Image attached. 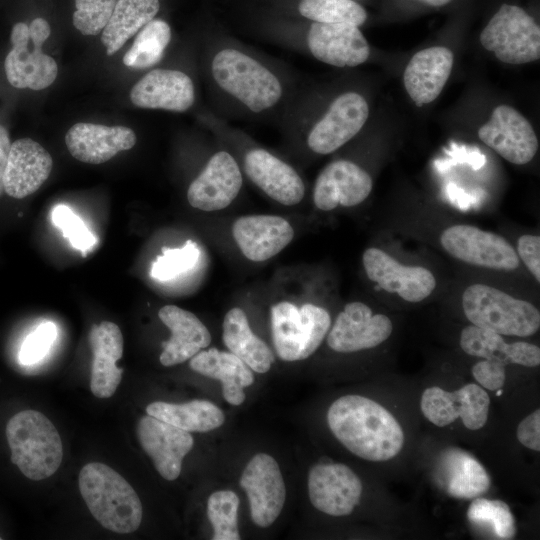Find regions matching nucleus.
<instances>
[{
  "label": "nucleus",
  "instance_id": "36",
  "mask_svg": "<svg viewBox=\"0 0 540 540\" xmlns=\"http://www.w3.org/2000/svg\"><path fill=\"white\" fill-rule=\"evenodd\" d=\"M301 16L318 23H346L361 26L367 20L366 10L354 0H300Z\"/></svg>",
  "mask_w": 540,
  "mask_h": 540
},
{
  "label": "nucleus",
  "instance_id": "25",
  "mask_svg": "<svg viewBox=\"0 0 540 540\" xmlns=\"http://www.w3.org/2000/svg\"><path fill=\"white\" fill-rule=\"evenodd\" d=\"M53 167L49 152L38 142L22 138L11 144L4 174V191L22 199L37 191Z\"/></svg>",
  "mask_w": 540,
  "mask_h": 540
},
{
  "label": "nucleus",
  "instance_id": "44",
  "mask_svg": "<svg viewBox=\"0 0 540 540\" xmlns=\"http://www.w3.org/2000/svg\"><path fill=\"white\" fill-rule=\"evenodd\" d=\"M517 255L537 282H540V237L525 234L517 242Z\"/></svg>",
  "mask_w": 540,
  "mask_h": 540
},
{
  "label": "nucleus",
  "instance_id": "8",
  "mask_svg": "<svg viewBox=\"0 0 540 540\" xmlns=\"http://www.w3.org/2000/svg\"><path fill=\"white\" fill-rule=\"evenodd\" d=\"M480 43L501 62L526 64L540 57V28L523 8L502 4L482 30Z\"/></svg>",
  "mask_w": 540,
  "mask_h": 540
},
{
  "label": "nucleus",
  "instance_id": "32",
  "mask_svg": "<svg viewBox=\"0 0 540 540\" xmlns=\"http://www.w3.org/2000/svg\"><path fill=\"white\" fill-rule=\"evenodd\" d=\"M223 341L226 347L239 357L250 369L266 373L274 362V355L268 345L251 330L244 311L230 309L223 320Z\"/></svg>",
  "mask_w": 540,
  "mask_h": 540
},
{
  "label": "nucleus",
  "instance_id": "42",
  "mask_svg": "<svg viewBox=\"0 0 540 540\" xmlns=\"http://www.w3.org/2000/svg\"><path fill=\"white\" fill-rule=\"evenodd\" d=\"M56 336L57 329L52 322L40 324L22 343L19 352L20 363L32 365L40 361L49 351Z\"/></svg>",
  "mask_w": 540,
  "mask_h": 540
},
{
  "label": "nucleus",
  "instance_id": "20",
  "mask_svg": "<svg viewBox=\"0 0 540 540\" xmlns=\"http://www.w3.org/2000/svg\"><path fill=\"white\" fill-rule=\"evenodd\" d=\"M372 187V178L362 167L349 160H336L318 175L313 201L322 211H331L338 206L352 207L362 203Z\"/></svg>",
  "mask_w": 540,
  "mask_h": 540
},
{
  "label": "nucleus",
  "instance_id": "16",
  "mask_svg": "<svg viewBox=\"0 0 540 540\" xmlns=\"http://www.w3.org/2000/svg\"><path fill=\"white\" fill-rule=\"evenodd\" d=\"M393 330L390 318L373 314L362 302L345 305L327 336L328 346L340 353L374 348L386 341Z\"/></svg>",
  "mask_w": 540,
  "mask_h": 540
},
{
  "label": "nucleus",
  "instance_id": "35",
  "mask_svg": "<svg viewBox=\"0 0 540 540\" xmlns=\"http://www.w3.org/2000/svg\"><path fill=\"white\" fill-rule=\"evenodd\" d=\"M171 28L161 19H153L137 34L123 56V63L131 68L145 69L160 62L171 41Z\"/></svg>",
  "mask_w": 540,
  "mask_h": 540
},
{
  "label": "nucleus",
  "instance_id": "29",
  "mask_svg": "<svg viewBox=\"0 0 540 540\" xmlns=\"http://www.w3.org/2000/svg\"><path fill=\"white\" fill-rule=\"evenodd\" d=\"M461 349L468 355L507 364L536 367L540 364V349L528 342L507 343L502 335L475 326H466L460 335Z\"/></svg>",
  "mask_w": 540,
  "mask_h": 540
},
{
  "label": "nucleus",
  "instance_id": "31",
  "mask_svg": "<svg viewBox=\"0 0 540 540\" xmlns=\"http://www.w3.org/2000/svg\"><path fill=\"white\" fill-rule=\"evenodd\" d=\"M441 474L447 493L458 499H473L485 494L491 484L484 466L469 453L453 448L441 462Z\"/></svg>",
  "mask_w": 540,
  "mask_h": 540
},
{
  "label": "nucleus",
  "instance_id": "46",
  "mask_svg": "<svg viewBox=\"0 0 540 540\" xmlns=\"http://www.w3.org/2000/svg\"><path fill=\"white\" fill-rule=\"evenodd\" d=\"M11 142L7 130L0 125V196L4 191V174L7 166Z\"/></svg>",
  "mask_w": 540,
  "mask_h": 540
},
{
  "label": "nucleus",
  "instance_id": "30",
  "mask_svg": "<svg viewBox=\"0 0 540 540\" xmlns=\"http://www.w3.org/2000/svg\"><path fill=\"white\" fill-rule=\"evenodd\" d=\"M189 366L199 374L219 380L225 400L234 406L243 403V389L254 382L251 369L239 357L216 348L199 351L190 359Z\"/></svg>",
  "mask_w": 540,
  "mask_h": 540
},
{
  "label": "nucleus",
  "instance_id": "4",
  "mask_svg": "<svg viewBox=\"0 0 540 540\" xmlns=\"http://www.w3.org/2000/svg\"><path fill=\"white\" fill-rule=\"evenodd\" d=\"M6 438L11 461L31 480H43L59 468L63 448L60 435L41 412L23 410L10 418Z\"/></svg>",
  "mask_w": 540,
  "mask_h": 540
},
{
  "label": "nucleus",
  "instance_id": "10",
  "mask_svg": "<svg viewBox=\"0 0 540 540\" xmlns=\"http://www.w3.org/2000/svg\"><path fill=\"white\" fill-rule=\"evenodd\" d=\"M368 116L369 106L361 94L341 93L312 124L306 137L308 148L320 155L336 151L360 132Z\"/></svg>",
  "mask_w": 540,
  "mask_h": 540
},
{
  "label": "nucleus",
  "instance_id": "3",
  "mask_svg": "<svg viewBox=\"0 0 540 540\" xmlns=\"http://www.w3.org/2000/svg\"><path fill=\"white\" fill-rule=\"evenodd\" d=\"M78 485L93 517L106 529L120 534L136 531L142 520L141 501L132 486L104 463L86 464Z\"/></svg>",
  "mask_w": 540,
  "mask_h": 540
},
{
  "label": "nucleus",
  "instance_id": "9",
  "mask_svg": "<svg viewBox=\"0 0 540 540\" xmlns=\"http://www.w3.org/2000/svg\"><path fill=\"white\" fill-rule=\"evenodd\" d=\"M440 243L448 254L467 264L499 271H513L519 257L502 236L468 224L445 229Z\"/></svg>",
  "mask_w": 540,
  "mask_h": 540
},
{
  "label": "nucleus",
  "instance_id": "5",
  "mask_svg": "<svg viewBox=\"0 0 540 540\" xmlns=\"http://www.w3.org/2000/svg\"><path fill=\"white\" fill-rule=\"evenodd\" d=\"M462 307L473 325L500 335L528 337L540 327V313L533 304L490 285L468 286Z\"/></svg>",
  "mask_w": 540,
  "mask_h": 540
},
{
  "label": "nucleus",
  "instance_id": "24",
  "mask_svg": "<svg viewBox=\"0 0 540 540\" xmlns=\"http://www.w3.org/2000/svg\"><path fill=\"white\" fill-rule=\"evenodd\" d=\"M232 235L247 259L262 262L278 254L292 241L294 229L280 216L249 215L234 222Z\"/></svg>",
  "mask_w": 540,
  "mask_h": 540
},
{
  "label": "nucleus",
  "instance_id": "19",
  "mask_svg": "<svg viewBox=\"0 0 540 540\" xmlns=\"http://www.w3.org/2000/svg\"><path fill=\"white\" fill-rule=\"evenodd\" d=\"M137 435L158 473L168 481L177 479L181 473L182 461L194 444L191 434L147 415L139 420Z\"/></svg>",
  "mask_w": 540,
  "mask_h": 540
},
{
  "label": "nucleus",
  "instance_id": "40",
  "mask_svg": "<svg viewBox=\"0 0 540 540\" xmlns=\"http://www.w3.org/2000/svg\"><path fill=\"white\" fill-rule=\"evenodd\" d=\"M117 0H75L73 25L83 35H98L106 26Z\"/></svg>",
  "mask_w": 540,
  "mask_h": 540
},
{
  "label": "nucleus",
  "instance_id": "37",
  "mask_svg": "<svg viewBox=\"0 0 540 540\" xmlns=\"http://www.w3.org/2000/svg\"><path fill=\"white\" fill-rule=\"evenodd\" d=\"M239 498L231 490L212 493L207 502V515L213 527V540H239L237 514Z\"/></svg>",
  "mask_w": 540,
  "mask_h": 540
},
{
  "label": "nucleus",
  "instance_id": "28",
  "mask_svg": "<svg viewBox=\"0 0 540 540\" xmlns=\"http://www.w3.org/2000/svg\"><path fill=\"white\" fill-rule=\"evenodd\" d=\"M158 317L171 331V337L163 343L160 355L163 366L183 363L211 343L207 327L188 310L165 305L159 310Z\"/></svg>",
  "mask_w": 540,
  "mask_h": 540
},
{
  "label": "nucleus",
  "instance_id": "33",
  "mask_svg": "<svg viewBox=\"0 0 540 540\" xmlns=\"http://www.w3.org/2000/svg\"><path fill=\"white\" fill-rule=\"evenodd\" d=\"M159 8V0H117L101 34L106 54L111 56L120 50L132 36L154 19Z\"/></svg>",
  "mask_w": 540,
  "mask_h": 540
},
{
  "label": "nucleus",
  "instance_id": "11",
  "mask_svg": "<svg viewBox=\"0 0 540 540\" xmlns=\"http://www.w3.org/2000/svg\"><path fill=\"white\" fill-rule=\"evenodd\" d=\"M490 398L477 384L469 383L448 392L440 387L426 388L421 397V411L434 425L445 427L457 418L469 430H479L487 422Z\"/></svg>",
  "mask_w": 540,
  "mask_h": 540
},
{
  "label": "nucleus",
  "instance_id": "6",
  "mask_svg": "<svg viewBox=\"0 0 540 540\" xmlns=\"http://www.w3.org/2000/svg\"><path fill=\"white\" fill-rule=\"evenodd\" d=\"M331 326L328 311L306 303L297 307L282 301L271 308V330L276 353L284 361L304 360L321 345Z\"/></svg>",
  "mask_w": 540,
  "mask_h": 540
},
{
  "label": "nucleus",
  "instance_id": "39",
  "mask_svg": "<svg viewBox=\"0 0 540 540\" xmlns=\"http://www.w3.org/2000/svg\"><path fill=\"white\" fill-rule=\"evenodd\" d=\"M200 250L198 245L187 240L182 247L164 248L153 262L151 267V277L159 281L172 280L190 270L198 263Z\"/></svg>",
  "mask_w": 540,
  "mask_h": 540
},
{
  "label": "nucleus",
  "instance_id": "22",
  "mask_svg": "<svg viewBox=\"0 0 540 540\" xmlns=\"http://www.w3.org/2000/svg\"><path fill=\"white\" fill-rule=\"evenodd\" d=\"M131 102L140 108L185 112L195 103L191 77L176 69H153L131 89Z\"/></svg>",
  "mask_w": 540,
  "mask_h": 540
},
{
  "label": "nucleus",
  "instance_id": "15",
  "mask_svg": "<svg viewBox=\"0 0 540 540\" xmlns=\"http://www.w3.org/2000/svg\"><path fill=\"white\" fill-rule=\"evenodd\" d=\"M243 176L235 158L227 151L214 153L187 190L189 204L212 212L229 206L238 196Z\"/></svg>",
  "mask_w": 540,
  "mask_h": 540
},
{
  "label": "nucleus",
  "instance_id": "34",
  "mask_svg": "<svg viewBox=\"0 0 540 540\" xmlns=\"http://www.w3.org/2000/svg\"><path fill=\"white\" fill-rule=\"evenodd\" d=\"M148 415L188 432H208L225 421L222 410L208 400H192L174 404L155 401L146 407Z\"/></svg>",
  "mask_w": 540,
  "mask_h": 540
},
{
  "label": "nucleus",
  "instance_id": "23",
  "mask_svg": "<svg viewBox=\"0 0 540 540\" xmlns=\"http://www.w3.org/2000/svg\"><path fill=\"white\" fill-rule=\"evenodd\" d=\"M135 132L128 127L76 123L65 135L69 153L88 164H101L136 144Z\"/></svg>",
  "mask_w": 540,
  "mask_h": 540
},
{
  "label": "nucleus",
  "instance_id": "21",
  "mask_svg": "<svg viewBox=\"0 0 540 540\" xmlns=\"http://www.w3.org/2000/svg\"><path fill=\"white\" fill-rule=\"evenodd\" d=\"M243 169L258 188L282 205H296L305 195V185L297 171L266 149L248 150Z\"/></svg>",
  "mask_w": 540,
  "mask_h": 540
},
{
  "label": "nucleus",
  "instance_id": "41",
  "mask_svg": "<svg viewBox=\"0 0 540 540\" xmlns=\"http://www.w3.org/2000/svg\"><path fill=\"white\" fill-rule=\"evenodd\" d=\"M51 219L74 248L86 251L95 244L93 234L68 206H55L51 212Z\"/></svg>",
  "mask_w": 540,
  "mask_h": 540
},
{
  "label": "nucleus",
  "instance_id": "14",
  "mask_svg": "<svg viewBox=\"0 0 540 540\" xmlns=\"http://www.w3.org/2000/svg\"><path fill=\"white\" fill-rule=\"evenodd\" d=\"M368 278L383 290L416 303L427 298L436 287L432 272L422 266L403 265L385 251L370 247L362 255Z\"/></svg>",
  "mask_w": 540,
  "mask_h": 540
},
{
  "label": "nucleus",
  "instance_id": "2",
  "mask_svg": "<svg viewBox=\"0 0 540 540\" xmlns=\"http://www.w3.org/2000/svg\"><path fill=\"white\" fill-rule=\"evenodd\" d=\"M216 89L252 115H265L286 97V85L278 72L254 53L233 44L217 47L210 60Z\"/></svg>",
  "mask_w": 540,
  "mask_h": 540
},
{
  "label": "nucleus",
  "instance_id": "18",
  "mask_svg": "<svg viewBox=\"0 0 540 540\" xmlns=\"http://www.w3.org/2000/svg\"><path fill=\"white\" fill-rule=\"evenodd\" d=\"M306 45L315 59L339 68L358 66L370 55L369 44L359 27L346 23L313 22Z\"/></svg>",
  "mask_w": 540,
  "mask_h": 540
},
{
  "label": "nucleus",
  "instance_id": "47",
  "mask_svg": "<svg viewBox=\"0 0 540 540\" xmlns=\"http://www.w3.org/2000/svg\"><path fill=\"white\" fill-rule=\"evenodd\" d=\"M421 3H424L432 7H441L449 4L452 0H418Z\"/></svg>",
  "mask_w": 540,
  "mask_h": 540
},
{
  "label": "nucleus",
  "instance_id": "17",
  "mask_svg": "<svg viewBox=\"0 0 540 540\" xmlns=\"http://www.w3.org/2000/svg\"><path fill=\"white\" fill-rule=\"evenodd\" d=\"M308 492L312 505L331 516L349 515L362 494L359 477L341 463L314 465L308 475Z\"/></svg>",
  "mask_w": 540,
  "mask_h": 540
},
{
  "label": "nucleus",
  "instance_id": "1",
  "mask_svg": "<svg viewBox=\"0 0 540 540\" xmlns=\"http://www.w3.org/2000/svg\"><path fill=\"white\" fill-rule=\"evenodd\" d=\"M334 436L356 456L373 462L395 457L404 444L403 430L382 405L360 395H345L328 409Z\"/></svg>",
  "mask_w": 540,
  "mask_h": 540
},
{
  "label": "nucleus",
  "instance_id": "7",
  "mask_svg": "<svg viewBox=\"0 0 540 540\" xmlns=\"http://www.w3.org/2000/svg\"><path fill=\"white\" fill-rule=\"evenodd\" d=\"M50 33V25L43 18L34 19L29 26L23 22L13 26L12 49L4 62L6 77L13 87L42 90L55 81L57 63L42 51Z\"/></svg>",
  "mask_w": 540,
  "mask_h": 540
},
{
  "label": "nucleus",
  "instance_id": "38",
  "mask_svg": "<svg viewBox=\"0 0 540 540\" xmlns=\"http://www.w3.org/2000/svg\"><path fill=\"white\" fill-rule=\"evenodd\" d=\"M467 518L473 523L489 525L499 539L515 536V520L504 501L476 497L468 507Z\"/></svg>",
  "mask_w": 540,
  "mask_h": 540
},
{
  "label": "nucleus",
  "instance_id": "45",
  "mask_svg": "<svg viewBox=\"0 0 540 540\" xmlns=\"http://www.w3.org/2000/svg\"><path fill=\"white\" fill-rule=\"evenodd\" d=\"M519 442L534 451L540 450V410L537 409L526 416L518 425Z\"/></svg>",
  "mask_w": 540,
  "mask_h": 540
},
{
  "label": "nucleus",
  "instance_id": "26",
  "mask_svg": "<svg viewBox=\"0 0 540 540\" xmlns=\"http://www.w3.org/2000/svg\"><path fill=\"white\" fill-rule=\"evenodd\" d=\"M453 62V52L443 46L429 47L412 56L405 68L403 82L418 107L431 103L440 95L451 74Z\"/></svg>",
  "mask_w": 540,
  "mask_h": 540
},
{
  "label": "nucleus",
  "instance_id": "43",
  "mask_svg": "<svg viewBox=\"0 0 540 540\" xmlns=\"http://www.w3.org/2000/svg\"><path fill=\"white\" fill-rule=\"evenodd\" d=\"M503 363L485 359L477 362L472 367V375L484 388L496 391L504 386L506 370Z\"/></svg>",
  "mask_w": 540,
  "mask_h": 540
},
{
  "label": "nucleus",
  "instance_id": "13",
  "mask_svg": "<svg viewBox=\"0 0 540 540\" xmlns=\"http://www.w3.org/2000/svg\"><path fill=\"white\" fill-rule=\"evenodd\" d=\"M240 485L248 495L252 521L259 527L272 525L286 498L284 480L276 460L265 453L254 455L241 475Z\"/></svg>",
  "mask_w": 540,
  "mask_h": 540
},
{
  "label": "nucleus",
  "instance_id": "12",
  "mask_svg": "<svg viewBox=\"0 0 540 540\" xmlns=\"http://www.w3.org/2000/svg\"><path fill=\"white\" fill-rule=\"evenodd\" d=\"M480 140L515 165L529 163L538 150V139L530 122L508 105L494 108L488 122L478 130Z\"/></svg>",
  "mask_w": 540,
  "mask_h": 540
},
{
  "label": "nucleus",
  "instance_id": "27",
  "mask_svg": "<svg viewBox=\"0 0 540 540\" xmlns=\"http://www.w3.org/2000/svg\"><path fill=\"white\" fill-rule=\"evenodd\" d=\"M89 343L93 353L91 392L98 398H109L116 392L123 374V369L116 366L123 355L122 332L115 323L102 321L92 326Z\"/></svg>",
  "mask_w": 540,
  "mask_h": 540
}]
</instances>
